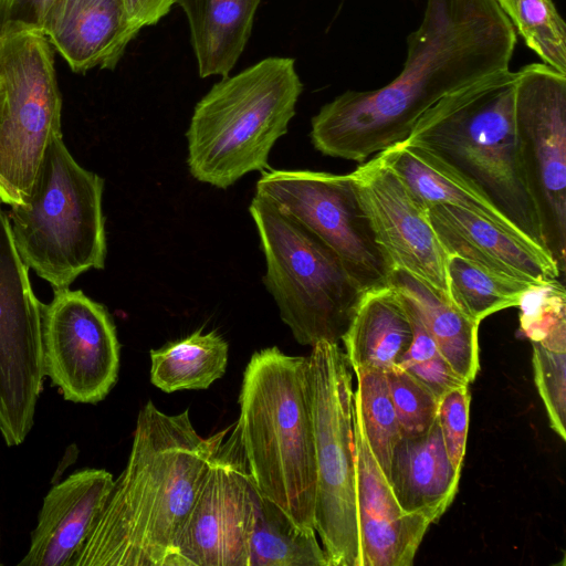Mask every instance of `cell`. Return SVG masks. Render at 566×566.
Returning a JSON list of instances; mask_svg holds the SVG:
<instances>
[{"mask_svg":"<svg viewBox=\"0 0 566 566\" xmlns=\"http://www.w3.org/2000/svg\"><path fill=\"white\" fill-rule=\"evenodd\" d=\"M515 45V28L496 0H426L398 76L326 103L312 118V144L323 155L361 164L407 139L449 93L509 70Z\"/></svg>","mask_w":566,"mask_h":566,"instance_id":"obj_1","label":"cell"},{"mask_svg":"<svg viewBox=\"0 0 566 566\" xmlns=\"http://www.w3.org/2000/svg\"><path fill=\"white\" fill-rule=\"evenodd\" d=\"M230 426L208 438L189 409L139 410L127 464L70 566H174L210 459Z\"/></svg>","mask_w":566,"mask_h":566,"instance_id":"obj_2","label":"cell"},{"mask_svg":"<svg viewBox=\"0 0 566 566\" xmlns=\"http://www.w3.org/2000/svg\"><path fill=\"white\" fill-rule=\"evenodd\" d=\"M515 82L516 72L509 69L449 93L403 142L436 157L543 245L517 150Z\"/></svg>","mask_w":566,"mask_h":566,"instance_id":"obj_3","label":"cell"},{"mask_svg":"<svg viewBox=\"0 0 566 566\" xmlns=\"http://www.w3.org/2000/svg\"><path fill=\"white\" fill-rule=\"evenodd\" d=\"M307 365V357L275 346L255 352L243 374L237 427L261 494L302 530H315L317 473Z\"/></svg>","mask_w":566,"mask_h":566,"instance_id":"obj_4","label":"cell"},{"mask_svg":"<svg viewBox=\"0 0 566 566\" xmlns=\"http://www.w3.org/2000/svg\"><path fill=\"white\" fill-rule=\"evenodd\" d=\"M302 90L294 60L279 56L214 84L197 103L186 134L191 176L226 189L248 172L268 168Z\"/></svg>","mask_w":566,"mask_h":566,"instance_id":"obj_5","label":"cell"},{"mask_svg":"<svg viewBox=\"0 0 566 566\" xmlns=\"http://www.w3.org/2000/svg\"><path fill=\"white\" fill-rule=\"evenodd\" d=\"M103 189L104 180L74 159L60 134L48 144L28 198L7 212L20 256L54 290L104 269Z\"/></svg>","mask_w":566,"mask_h":566,"instance_id":"obj_6","label":"cell"},{"mask_svg":"<svg viewBox=\"0 0 566 566\" xmlns=\"http://www.w3.org/2000/svg\"><path fill=\"white\" fill-rule=\"evenodd\" d=\"M249 210L266 261L263 283L295 340H342L365 292L340 258L271 201L254 196Z\"/></svg>","mask_w":566,"mask_h":566,"instance_id":"obj_7","label":"cell"},{"mask_svg":"<svg viewBox=\"0 0 566 566\" xmlns=\"http://www.w3.org/2000/svg\"><path fill=\"white\" fill-rule=\"evenodd\" d=\"M307 361L317 473L314 528L331 566H361L352 368L338 343L315 344Z\"/></svg>","mask_w":566,"mask_h":566,"instance_id":"obj_8","label":"cell"},{"mask_svg":"<svg viewBox=\"0 0 566 566\" xmlns=\"http://www.w3.org/2000/svg\"><path fill=\"white\" fill-rule=\"evenodd\" d=\"M62 97L49 39L40 29L0 35V179L23 201L44 150L62 134Z\"/></svg>","mask_w":566,"mask_h":566,"instance_id":"obj_9","label":"cell"},{"mask_svg":"<svg viewBox=\"0 0 566 566\" xmlns=\"http://www.w3.org/2000/svg\"><path fill=\"white\" fill-rule=\"evenodd\" d=\"M515 136L544 248L566 266V74L544 63L516 71Z\"/></svg>","mask_w":566,"mask_h":566,"instance_id":"obj_10","label":"cell"},{"mask_svg":"<svg viewBox=\"0 0 566 566\" xmlns=\"http://www.w3.org/2000/svg\"><path fill=\"white\" fill-rule=\"evenodd\" d=\"M255 196L302 223L340 258L364 292L388 285L391 266L375 240L353 180L313 170H271Z\"/></svg>","mask_w":566,"mask_h":566,"instance_id":"obj_11","label":"cell"},{"mask_svg":"<svg viewBox=\"0 0 566 566\" xmlns=\"http://www.w3.org/2000/svg\"><path fill=\"white\" fill-rule=\"evenodd\" d=\"M0 199V433L21 444L34 424L45 378L42 308Z\"/></svg>","mask_w":566,"mask_h":566,"instance_id":"obj_12","label":"cell"},{"mask_svg":"<svg viewBox=\"0 0 566 566\" xmlns=\"http://www.w3.org/2000/svg\"><path fill=\"white\" fill-rule=\"evenodd\" d=\"M261 496L235 422L210 459L184 526L174 566H248Z\"/></svg>","mask_w":566,"mask_h":566,"instance_id":"obj_13","label":"cell"},{"mask_svg":"<svg viewBox=\"0 0 566 566\" xmlns=\"http://www.w3.org/2000/svg\"><path fill=\"white\" fill-rule=\"evenodd\" d=\"M42 349L45 377L66 401L97 403L117 381L115 324L103 304L80 290H54L43 304Z\"/></svg>","mask_w":566,"mask_h":566,"instance_id":"obj_14","label":"cell"},{"mask_svg":"<svg viewBox=\"0 0 566 566\" xmlns=\"http://www.w3.org/2000/svg\"><path fill=\"white\" fill-rule=\"evenodd\" d=\"M361 209L388 263L424 281L449 301L447 254L422 206L380 154L349 174Z\"/></svg>","mask_w":566,"mask_h":566,"instance_id":"obj_15","label":"cell"},{"mask_svg":"<svg viewBox=\"0 0 566 566\" xmlns=\"http://www.w3.org/2000/svg\"><path fill=\"white\" fill-rule=\"evenodd\" d=\"M354 431L361 566H411L430 523L399 505L368 444L355 400Z\"/></svg>","mask_w":566,"mask_h":566,"instance_id":"obj_16","label":"cell"},{"mask_svg":"<svg viewBox=\"0 0 566 566\" xmlns=\"http://www.w3.org/2000/svg\"><path fill=\"white\" fill-rule=\"evenodd\" d=\"M426 208L447 255L455 254L494 274L533 283L562 274L551 253L528 238L459 207L431 203Z\"/></svg>","mask_w":566,"mask_h":566,"instance_id":"obj_17","label":"cell"},{"mask_svg":"<svg viewBox=\"0 0 566 566\" xmlns=\"http://www.w3.org/2000/svg\"><path fill=\"white\" fill-rule=\"evenodd\" d=\"M114 484L104 469H83L43 499L30 547L19 566H70L99 516Z\"/></svg>","mask_w":566,"mask_h":566,"instance_id":"obj_18","label":"cell"},{"mask_svg":"<svg viewBox=\"0 0 566 566\" xmlns=\"http://www.w3.org/2000/svg\"><path fill=\"white\" fill-rule=\"evenodd\" d=\"M42 32L75 73L114 70L138 34L123 0H53Z\"/></svg>","mask_w":566,"mask_h":566,"instance_id":"obj_19","label":"cell"},{"mask_svg":"<svg viewBox=\"0 0 566 566\" xmlns=\"http://www.w3.org/2000/svg\"><path fill=\"white\" fill-rule=\"evenodd\" d=\"M461 471L452 465L438 421L421 436L401 437L390 464L389 482L401 509L436 523L458 492Z\"/></svg>","mask_w":566,"mask_h":566,"instance_id":"obj_20","label":"cell"},{"mask_svg":"<svg viewBox=\"0 0 566 566\" xmlns=\"http://www.w3.org/2000/svg\"><path fill=\"white\" fill-rule=\"evenodd\" d=\"M412 337L400 294L391 286L366 291L342 337L353 370H387L397 365Z\"/></svg>","mask_w":566,"mask_h":566,"instance_id":"obj_21","label":"cell"},{"mask_svg":"<svg viewBox=\"0 0 566 566\" xmlns=\"http://www.w3.org/2000/svg\"><path fill=\"white\" fill-rule=\"evenodd\" d=\"M190 28L199 75L228 76L250 38L261 0H176Z\"/></svg>","mask_w":566,"mask_h":566,"instance_id":"obj_22","label":"cell"},{"mask_svg":"<svg viewBox=\"0 0 566 566\" xmlns=\"http://www.w3.org/2000/svg\"><path fill=\"white\" fill-rule=\"evenodd\" d=\"M388 285L411 303L450 367L465 381L472 382L480 369V324L406 270L394 269L389 274Z\"/></svg>","mask_w":566,"mask_h":566,"instance_id":"obj_23","label":"cell"},{"mask_svg":"<svg viewBox=\"0 0 566 566\" xmlns=\"http://www.w3.org/2000/svg\"><path fill=\"white\" fill-rule=\"evenodd\" d=\"M379 154L422 206L447 203L459 207L509 232L528 238L489 199L427 151L401 142Z\"/></svg>","mask_w":566,"mask_h":566,"instance_id":"obj_24","label":"cell"},{"mask_svg":"<svg viewBox=\"0 0 566 566\" xmlns=\"http://www.w3.org/2000/svg\"><path fill=\"white\" fill-rule=\"evenodd\" d=\"M229 345L216 331L193 332L150 350V381L165 392L207 389L227 369Z\"/></svg>","mask_w":566,"mask_h":566,"instance_id":"obj_25","label":"cell"},{"mask_svg":"<svg viewBox=\"0 0 566 566\" xmlns=\"http://www.w3.org/2000/svg\"><path fill=\"white\" fill-rule=\"evenodd\" d=\"M248 566H331L315 530H302L274 502L261 496L249 543Z\"/></svg>","mask_w":566,"mask_h":566,"instance_id":"obj_26","label":"cell"},{"mask_svg":"<svg viewBox=\"0 0 566 566\" xmlns=\"http://www.w3.org/2000/svg\"><path fill=\"white\" fill-rule=\"evenodd\" d=\"M446 275L450 302L478 324L496 312L517 307L524 292L541 284L494 274L455 254L447 255Z\"/></svg>","mask_w":566,"mask_h":566,"instance_id":"obj_27","label":"cell"},{"mask_svg":"<svg viewBox=\"0 0 566 566\" xmlns=\"http://www.w3.org/2000/svg\"><path fill=\"white\" fill-rule=\"evenodd\" d=\"M354 371L357 378L354 400L364 432L375 459L389 480L392 453L401 432L386 373L377 368H358Z\"/></svg>","mask_w":566,"mask_h":566,"instance_id":"obj_28","label":"cell"},{"mask_svg":"<svg viewBox=\"0 0 566 566\" xmlns=\"http://www.w3.org/2000/svg\"><path fill=\"white\" fill-rule=\"evenodd\" d=\"M520 333L541 345L566 350V293L558 279L534 285L521 297Z\"/></svg>","mask_w":566,"mask_h":566,"instance_id":"obj_29","label":"cell"},{"mask_svg":"<svg viewBox=\"0 0 566 566\" xmlns=\"http://www.w3.org/2000/svg\"><path fill=\"white\" fill-rule=\"evenodd\" d=\"M400 296L410 319L412 337L397 366L428 388L438 399L451 389L469 386L470 384L460 377L441 355L411 303L401 294Z\"/></svg>","mask_w":566,"mask_h":566,"instance_id":"obj_30","label":"cell"},{"mask_svg":"<svg viewBox=\"0 0 566 566\" xmlns=\"http://www.w3.org/2000/svg\"><path fill=\"white\" fill-rule=\"evenodd\" d=\"M514 28L544 64L566 74V24L553 0H517Z\"/></svg>","mask_w":566,"mask_h":566,"instance_id":"obj_31","label":"cell"},{"mask_svg":"<svg viewBox=\"0 0 566 566\" xmlns=\"http://www.w3.org/2000/svg\"><path fill=\"white\" fill-rule=\"evenodd\" d=\"M385 373L401 437L424 434L437 420L439 399L397 365Z\"/></svg>","mask_w":566,"mask_h":566,"instance_id":"obj_32","label":"cell"},{"mask_svg":"<svg viewBox=\"0 0 566 566\" xmlns=\"http://www.w3.org/2000/svg\"><path fill=\"white\" fill-rule=\"evenodd\" d=\"M534 381L551 428L566 440V350L532 342Z\"/></svg>","mask_w":566,"mask_h":566,"instance_id":"obj_33","label":"cell"},{"mask_svg":"<svg viewBox=\"0 0 566 566\" xmlns=\"http://www.w3.org/2000/svg\"><path fill=\"white\" fill-rule=\"evenodd\" d=\"M470 401L469 386H463L447 391L438 402L437 421L449 459L458 471L465 454Z\"/></svg>","mask_w":566,"mask_h":566,"instance_id":"obj_34","label":"cell"},{"mask_svg":"<svg viewBox=\"0 0 566 566\" xmlns=\"http://www.w3.org/2000/svg\"><path fill=\"white\" fill-rule=\"evenodd\" d=\"M53 0H0V35L23 28L40 29Z\"/></svg>","mask_w":566,"mask_h":566,"instance_id":"obj_35","label":"cell"},{"mask_svg":"<svg viewBox=\"0 0 566 566\" xmlns=\"http://www.w3.org/2000/svg\"><path fill=\"white\" fill-rule=\"evenodd\" d=\"M127 20L133 29L147 27V10L149 0H123Z\"/></svg>","mask_w":566,"mask_h":566,"instance_id":"obj_36","label":"cell"},{"mask_svg":"<svg viewBox=\"0 0 566 566\" xmlns=\"http://www.w3.org/2000/svg\"><path fill=\"white\" fill-rule=\"evenodd\" d=\"M176 0H149L147 10V25L157 23L165 17Z\"/></svg>","mask_w":566,"mask_h":566,"instance_id":"obj_37","label":"cell"},{"mask_svg":"<svg viewBox=\"0 0 566 566\" xmlns=\"http://www.w3.org/2000/svg\"><path fill=\"white\" fill-rule=\"evenodd\" d=\"M0 199L4 205L13 206L17 203H22L20 198L11 190L9 189L4 182L0 179Z\"/></svg>","mask_w":566,"mask_h":566,"instance_id":"obj_38","label":"cell"},{"mask_svg":"<svg viewBox=\"0 0 566 566\" xmlns=\"http://www.w3.org/2000/svg\"><path fill=\"white\" fill-rule=\"evenodd\" d=\"M503 11L507 14V17L511 19L513 25L516 19V2L517 0H496Z\"/></svg>","mask_w":566,"mask_h":566,"instance_id":"obj_39","label":"cell"}]
</instances>
